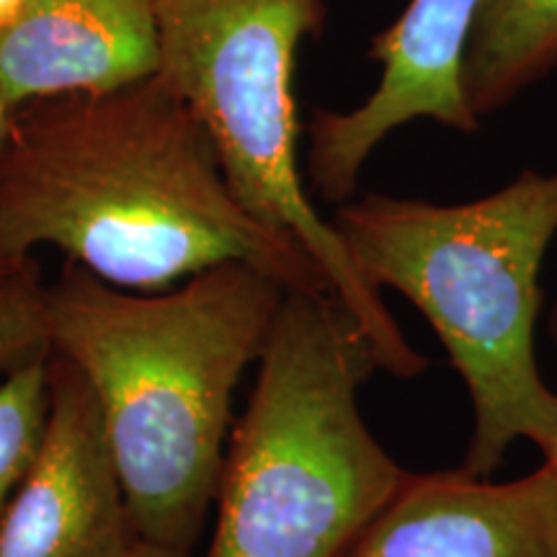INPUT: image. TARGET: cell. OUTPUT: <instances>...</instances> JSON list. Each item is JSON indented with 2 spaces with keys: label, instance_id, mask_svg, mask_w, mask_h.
<instances>
[{
  "label": "cell",
  "instance_id": "obj_1",
  "mask_svg": "<svg viewBox=\"0 0 557 557\" xmlns=\"http://www.w3.org/2000/svg\"><path fill=\"white\" fill-rule=\"evenodd\" d=\"M54 246L103 282L156 292L220 263L336 292L295 240L230 189L214 139L160 73L11 111L0 148V259Z\"/></svg>",
  "mask_w": 557,
  "mask_h": 557
},
{
  "label": "cell",
  "instance_id": "obj_2",
  "mask_svg": "<svg viewBox=\"0 0 557 557\" xmlns=\"http://www.w3.org/2000/svg\"><path fill=\"white\" fill-rule=\"evenodd\" d=\"M284 295L276 276L240 261L165 295L124 292L75 261L47 287L50 351L101 403L137 537L194 553L218 498L235 387Z\"/></svg>",
  "mask_w": 557,
  "mask_h": 557
},
{
  "label": "cell",
  "instance_id": "obj_3",
  "mask_svg": "<svg viewBox=\"0 0 557 557\" xmlns=\"http://www.w3.org/2000/svg\"><path fill=\"white\" fill-rule=\"evenodd\" d=\"M369 287L408 297L468 387L472 436L462 470L493 475L519 438L547 451L557 395L534 354L540 271L557 235V173L521 171L468 205L369 194L331 220Z\"/></svg>",
  "mask_w": 557,
  "mask_h": 557
},
{
  "label": "cell",
  "instance_id": "obj_4",
  "mask_svg": "<svg viewBox=\"0 0 557 557\" xmlns=\"http://www.w3.org/2000/svg\"><path fill=\"white\" fill-rule=\"evenodd\" d=\"M259 361L207 557H341L408 478L359 410L377 348L336 292L287 289Z\"/></svg>",
  "mask_w": 557,
  "mask_h": 557
},
{
  "label": "cell",
  "instance_id": "obj_5",
  "mask_svg": "<svg viewBox=\"0 0 557 557\" xmlns=\"http://www.w3.org/2000/svg\"><path fill=\"white\" fill-rule=\"evenodd\" d=\"M158 73L205 122L227 184L261 225L315 259L398 380L426 369L299 176L292 94L297 47L325 26V0H152Z\"/></svg>",
  "mask_w": 557,
  "mask_h": 557
},
{
  "label": "cell",
  "instance_id": "obj_6",
  "mask_svg": "<svg viewBox=\"0 0 557 557\" xmlns=\"http://www.w3.org/2000/svg\"><path fill=\"white\" fill-rule=\"evenodd\" d=\"M137 540L94 387L50 351V406L29 470L5 508L0 557H120Z\"/></svg>",
  "mask_w": 557,
  "mask_h": 557
},
{
  "label": "cell",
  "instance_id": "obj_7",
  "mask_svg": "<svg viewBox=\"0 0 557 557\" xmlns=\"http://www.w3.org/2000/svg\"><path fill=\"white\" fill-rule=\"evenodd\" d=\"M478 0H410L406 13L372 39L382 65L372 96L351 111L315 109L308 124V176L325 201H346L367 158L403 124L434 120L478 129L480 116L462 90V47Z\"/></svg>",
  "mask_w": 557,
  "mask_h": 557
},
{
  "label": "cell",
  "instance_id": "obj_8",
  "mask_svg": "<svg viewBox=\"0 0 557 557\" xmlns=\"http://www.w3.org/2000/svg\"><path fill=\"white\" fill-rule=\"evenodd\" d=\"M341 557H557V470L408 475Z\"/></svg>",
  "mask_w": 557,
  "mask_h": 557
},
{
  "label": "cell",
  "instance_id": "obj_9",
  "mask_svg": "<svg viewBox=\"0 0 557 557\" xmlns=\"http://www.w3.org/2000/svg\"><path fill=\"white\" fill-rule=\"evenodd\" d=\"M158 73L152 0H32L0 34L11 109L41 96L107 90Z\"/></svg>",
  "mask_w": 557,
  "mask_h": 557
},
{
  "label": "cell",
  "instance_id": "obj_10",
  "mask_svg": "<svg viewBox=\"0 0 557 557\" xmlns=\"http://www.w3.org/2000/svg\"><path fill=\"white\" fill-rule=\"evenodd\" d=\"M557 65V0H478L462 47V90L478 116Z\"/></svg>",
  "mask_w": 557,
  "mask_h": 557
},
{
  "label": "cell",
  "instance_id": "obj_11",
  "mask_svg": "<svg viewBox=\"0 0 557 557\" xmlns=\"http://www.w3.org/2000/svg\"><path fill=\"white\" fill-rule=\"evenodd\" d=\"M50 406V351L0 377V524L29 470Z\"/></svg>",
  "mask_w": 557,
  "mask_h": 557
},
{
  "label": "cell",
  "instance_id": "obj_12",
  "mask_svg": "<svg viewBox=\"0 0 557 557\" xmlns=\"http://www.w3.org/2000/svg\"><path fill=\"white\" fill-rule=\"evenodd\" d=\"M50 351L47 287L34 259L0 278V377Z\"/></svg>",
  "mask_w": 557,
  "mask_h": 557
},
{
  "label": "cell",
  "instance_id": "obj_13",
  "mask_svg": "<svg viewBox=\"0 0 557 557\" xmlns=\"http://www.w3.org/2000/svg\"><path fill=\"white\" fill-rule=\"evenodd\" d=\"M120 557H194V553H191V549L160 545V542H150V540L137 537L127 549H124Z\"/></svg>",
  "mask_w": 557,
  "mask_h": 557
},
{
  "label": "cell",
  "instance_id": "obj_14",
  "mask_svg": "<svg viewBox=\"0 0 557 557\" xmlns=\"http://www.w3.org/2000/svg\"><path fill=\"white\" fill-rule=\"evenodd\" d=\"M32 0H0V34L16 26Z\"/></svg>",
  "mask_w": 557,
  "mask_h": 557
},
{
  "label": "cell",
  "instance_id": "obj_15",
  "mask_svg": "<svg viewBox=\"0 0 557 557\" xmlns=\"http://www.w3.org/2000/svg\"><path fill=\"white\" fill-rule=\"evenodd\" d=\"M11 103L5 101V96H3V90H0V148H3V139H5V132H9V120H11ZM13 269H18V267H9V263H5L3 259H0V278L3 276H9Z\"/></svg>",
  "mask_w": 557,
  "mask_h": 557
},
{
  "label": "cell",
  "instance_id": "obj_16",
  "mask_svg": "<svg viewBox=\"0 0 557 557\" xmlns=\"http://www.w3.org/2000/svg\"><path fill=\"white\" fill-rule=\"evenodd\" d=\"M549 336H553V341L557 344V302L553 308V315H549ZM542 455H545V462H549L557 470V434L553 438V444L547 447V451H542Z\"/></svg>",
  "mask_w": 557,
  "mask_h": 557
}]
</instances>
